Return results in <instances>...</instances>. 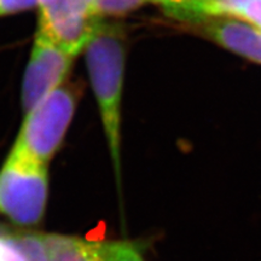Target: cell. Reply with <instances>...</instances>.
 Instances as JSON below:
<instances>
[{
  "mask_svg": "<svg viewBox=\"0 0 261 261\" xmlns=\"http://www.w3.org/2000/svg\"><path fill=\"white\" fill-rule=\"evenodd\" d=\"M91 87L98 104L117 180L121 177V109L126 70V34L122 25L103 19L84 48Z\"/></svg>",
  "mask_w": 261,
  "mask_h": 261,
  "instance_id": "cell-1",
  "label": "cell"
},
{
  "mask_svg": "<svg viewBox=\"0 0 261 261\" xmlns=\"http://www.w3.org/2000/svg\"><path fill=\"white\" fill-rule=\"evenodd\" d=\"M48 165L12 146L0 167V219L21 230L38 226L48 203Z\"/></svg>",
  "mask_w": 261,
  "mask_h": 261,
  "instance_id": "cell-2",
  "label": "cell"
},
{
  "mask_svg": "<svg viewBox=\"0 0 261 261\" xmlns=\"http://www.w3.org/2000/svg\"><path fill=\"white\" fill-rule=\"evenodd\" d=\"M149 0H91L93 14L98 19L122 17L136 11Z\"/></svg>",
  "mask_w": 261,
  "mask_h": 261,
  "instance_id": "cell-10",
  "label": "cell"
},
{
  "mask_svg": "<svg viewBox=\"0 0 261 261\" xmlns=\"http://www.w3.org/2000/svg\"><path fill=\"white\" fill-rule=\"evenodd\" d=\"M0 261H48L44 233L0 228Z\"/></svg>",
  "mask_w": 261,
  "mask_h": 261,
  "instance_id": "cell-8",
  "label": "cell"
},
{
  "mask_svg": "<svg viewBox=\"0 0 261 261\" xmlns=\"http://www.w3.org/2000/svg\"><path fill=\"white\" fill-rule=\"evenodd\" d=\"M38 6V0H0V17L17 14Z\"/></svg>",
  "mask_w": 261,
  "mask_h": 261,
  "instance_id": "cell-13",
  "label": "cell"
},
{
  "mask_svg": "<svg viewBox=\"0 0 261 261\" xmlns=\"http://www.w3.org/2000/svg\"><path fill=\"white\" fill-rule=\"evenodd\" d=\"M44 236L48 261H109L117 241L89 240L63 233Z\"/></svg>",
  "mask_w": 261,
  "mask_h": 261,
  "instance_id": "cell-7",
  "label": "cell"
},
{
  "mask_svg": "<svg viewBox=\"0 0 261 261\" xmlns=\"http://www.w3.org/2000/svg\"><path fill=\"white\" fill-rule=\"evenodd\" d=\"M189 3L195 9L202 19L213 16H219L220 0H189Z\"/></svg>",
  "mask_w": 261,
  "mask_h": 261,
  "instance_id": "cell-14",
  "label": "cell"
},
{
  "mask_svg": "<svg viewBox=\"0 0 261 261\" xmlns=\"http://www.w3.org/2000/svg\"><path fill=\"white\" fill-rule=\"evenodd\" d=\"M75 58L74 54L37 29L22 81L21 100L24 114L67 81Z\"/></svg>",
  "mask_w": 261,
  "mask_h": 261,
  "instance_id": "cell-4",
  "label": "cell"
},
{
  "mask_svg": "<svg viewBox=\"0 0 261 261\" xmlns=\"http://www.w3.org/2000/svg\"><path fill=\"white\" fill-rule=\"evenodd\" d=\"M219 16H232L261 28V0H220Z\"/></svg>",
  "mask_w": 261,
  "mask_h": 261,
  "instance_id": "cell-9",
  "label": "cell"
},
{
  "mask_svg": "<svg viewBox=\"0 0 261 261\" xmlns=\"http://www.w3.org/2000/svg\"><path fill=\"white\" fill-rule=\"evenodd\" d=\"M149 2L161 6L169 17L185 22L187 24L201 21V17L192 8L189 0H149Z\"/></svg>",
  "mask_w": 261,
  "mask_h": 261,
  "instance_id": "cell-11",
  "label": "cell"
},
{
  "mask_svg": "<svg viewBox=\"0 0 261 261\" xmlns=\"http://www.w3.org/2000/svg\"><path fill=\"white\" fill-rule=\"evenodd\" d=\"M188 27L221 47L261 64V28L256 25L232 16H213Z\"/></svg>",
  "mask_w": 261,
  "mask_h": 261,
  "instance_id": "cell-6",
  "label": "cell"
},
{
  "mask_svg": "<svg viewBox=\"0 0 261 261\" xmlns=\"http://www.w3.org/2000/svg\"><path fill=\"white\" fill-rule=\"evenodd\" d=\"M38 31L79 56L102 19L93 14L91 0H38Z\"/></svg>",
  "mask_w": 261,
  "mask_h": 261,
  "instance_id": "cell-5",
  "label": "cell"
},
{
  "mask_svg": "<svg viewBox=\"0 0 261 261\" xmlns=\"http://www.w3.org/2000/svg\"><path fill=\"white\" fill-rule=\"evenodd\" d=\"M81 94L83 86L79 83L67 80L62 84L24 114L12 146L48 165L63 144Z\"/></svg>",
  "mask_w": 261,
  "mask_h": 261,
  "instance_id": "cell-3",
  "label": "cell"
},
{
  "mask_svg": "<svg viewBox=\"0 0 261 261\" xmlns=\"http://www.w3.org/2000/svg\"><path fill=\"white\" fill-rule=\"evenodd\" d=\"M109 261H148L142 243L129 240H117Z\"/></svg>",
  "mask_w": 261,
  "mask_h": 261,
  "instance_id": "cell-12",
  "label": "cell"
}]
</instances>
